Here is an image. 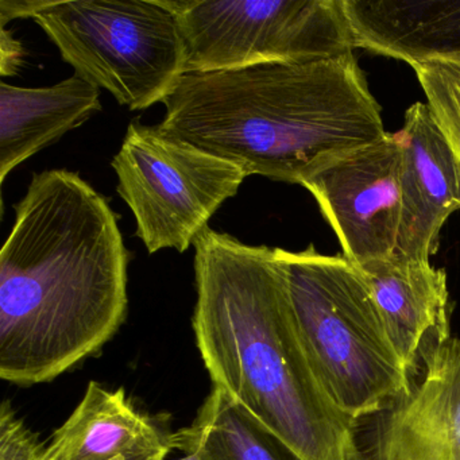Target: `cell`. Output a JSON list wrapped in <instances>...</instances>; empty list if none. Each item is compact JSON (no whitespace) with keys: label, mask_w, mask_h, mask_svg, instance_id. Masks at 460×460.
I'll return each instance as SVG.
<instances>
[{"label":"cell","mask_w":460,"mask_h":460,"mask_svg":"<svg viewBox=\"0 0 460 460\" xmlns=\"http://www.w3.org/2000/svg\"><path fill=\"white\" fill-rule=\"evenodd\" d=\"M128 262L109 201L66 169L34 173L0 252V378L47 384L125 322Z\"/></svg>","instance_id":"cell-1"},{"label":"cell","mask_w":460,"mask_h":460,"mask_svg":"<svg viewBox=\"0 0 460 460\" xmlns=\"http://www.w3.org/2000/svg\"><path fill=\"white\" fill-rule=\"evenodd\" d=\"M193 246V332L214 386L304 460H374L309 359L276 249L211 228Z\"/></svg>","instance_id":"cell-2"},{"label":"cell","mask_w":460,"mask_h":460,"mask_svg":"<svg viewBox=\"0 0 460 460\" xmlns=\"http://www.w3.org/2000/svg\"><path fill=\"white\" fill-rule=\"evenodd\" d=\"M163 103L164 133L289 184L387 134L354 53L188 72Z\"/></svg>","instance_id":"cell-3"},{"label":"cell","mask_w":460,"mask_h":460,"mask_svg":"<svg viewBox=\"0 0 460 460\" xmlns=\"http://www.w3.org/2000/svg\"><path fill=\"white\" fill-rule=\"evenodd\" d=\"M276 252L298 333L328 394L355 421L384 413L411 378L362 271L314 246Z\"/></svg>","instance_id":"cell-4"},{"label":"cell","mask_w":460,"mask_h":460,"mask_svg":"<svg viewBox=\"0 0 460 460\" xmlns=\"http://www.w3.org/2000/svg\"><path fill=\"white\" fill-rule=\"evenodd\" d=\"M33 20L76 76L131 111L163 103L185 74L179 23L163 0H44Z\"/></svg>","instance_id":"cell-5"},{"label":"cell","mask_w":460,"mask_h":460,"mask_svg":"<svg viewBox=\"0 0 460 460\" xmlns=\"http://www.w3.org/2000/svg\"><path fill=\"white\" fill-rule=\"evenodd\" d=\"M179 23L188 72L354 53L343 0H163Z\"/></svg>","instance_id":"cell-6"},{"label":"cell","mask_w":460,"mask_h":460,"mask_svg":"<svg viewBox=\"0 0 460 460\" xmlns=\"http://www.w3.org/2000/svg\"><path fill=\"white\" fill-rule=\"evenodd\" d=\"M111 166L150 254L187 252L247 177L231 161L139 122L128 126Z\"/></svg>","instance_id":"cell-7"},{"label":"cell","mask_w":460,"mask_h":460,"mask_svg":"<svg viewBox=\"0 0 460 460\" xmlns=\"http://www.w3.org/2000/svg\"><path fill=\"white\" fill-rule=\"evenodd\" d=\"M397 133L349 153L306 179V188L357 268L397 254L402 219Z\"/></svg>","instance_id":"cell-8"},{"label":"cell","mask_w":460,"mask_h":460,"mask_svg":"<svg viewBox=\"0 0 460 460\" xmlns=\"http://www.w3.org/2000/svg\"><path fill=\"white\" fill-rule=\"evenodd\" d=\"M402 219L397 254L429 261L446 220L460 209V161L428 103L411 104L397 133Z\"/></svg>","instance_id":"cell-9"},{"label":"cell","mask_w":460,"mask_h":460,"mask_svg":"<svg viewBox=\"0 0 460 460\" xmlns=\"http://www.w3.org/2000/svg\"><path fill=\"white\" fill-rule=\"evenodd\" d=\"M379 416L374 460H460V339L438 347Z\"/></svg>","instance_id":"cell-10"},{"label":"cell","mask_w":460,"mask_h":460,"mask_svg":"<svg viewBox=\"0 0 460 460\" xmlns=\"http://www.w3.org/2000/svg\"><path fill=\"white\" fill-rule=\"evenodd\" d=\"M373 293L390 341L413 379L451 336L447 274L430 261L395 254L358 268Z\"/></svg>","instance_id":"cell-11"},{"label":"cell","mask_w":460,"mask_h":460,"mask_svg":"<svg viewBox=\"0 0 460 460\" xmlns=\"http://www.w3.org/2000/svg\"><path fill=\"white\" fill-rule=\"evenodd\" d=\"M355 49L405 61L460 63V0H343Z\"/></svg>","instance_id":"cell-12"},{"label":"cell","mask_w":460,"mask_h":460,"mask_svg":"<svg viewBox=\"0 0 460 460\" xmlns=\"http://www.w3.org/2000/svg\"><path fill=\"white\" fill-rule=\"evenodd\" d=\"M172 449L171 435L137 411L123 387L93 381L41 460H166Z\"/></svg>","instance_id":"cell-13"},{"label":"cell","mask_w":460,"mask_h":460,"mask_svg":"<svg viewBox=\"0 0 460 460\" xmlns=\"http://www.w3.org/2000/svg\"><path fill=\"white\" fill-rule=\"evenodd\" d=\"M101 110V90L76 75L52 87L0 83V184L13 169Z\"/></svg>","instance_id":"cell-14"},{"label":"cell","mask_w":460,"mask_h":460,"mask_svg":"<svg viewBox=\"0 0 460 460\" xmlns=\"http://www.w3.org/2000/svg\"><path fill=\"white\" fill-rule=\"evenodd\" d=\"M171 441L198 460H304L215 386L195 420L171 433Z\"/></svg>","instance_id":"cell-15"},{"label":"cell","mask_w":460,"mask_h":460,"mask_svg":"<svg viewBox=\"0 0 460 460\" xmlns=\"http://www.w3.org/2000/svg\"><path fill=\"white\" fill-rule=\"evenodd\" d=\"M413 69L436 122L460 161V63L432 61Z\"/></svg>","instance_id":"cell-16"},{"label":"cell","mask_w":460,"mask_h":460,"mask_svg":"<svg viewBox=\"0 0 460 460\" xmlns=\"http://www.w3.org/2000/svg\"><path fill=\"white\" fill-rule=\"evenodd\" d=\"M41 446L7 401L0 406V460H41Z\"/></svg>","instance_id":"cell-17"},{"label":"cell","mask_w":460,"mask_h":460,"mask_svg":"<svg viewBox=\"0 0 460 460\" xmlns=\"http://www.w3.org/2000/svg\"><path fill=\"white\" fill-rule=\"evenodd\" d=\"M22 44L13 37L6 28H2V39H0V74L2 76H13L17 74L23 64Z\"/></svg>","instance_id":"cell-18"},{"label":"cell","mask_w":460,"mask_h":460,"mask_svg":"<svg viewBox=\"0 0 460 460\" xmlns=\"http://www.w3.org/2000/svg\"><path fill=\"white\" fill-rule=\"evenodd\" d=\"M44 0H2L0 2V22L6 28L7 22L17 18H33Z\"/></svg>","instance_id":"cell-19"},{"label":"cell","mask_w":460,"mask_h":460,"mask_svg":"<svg viewBox=\"0 0 460 460\" xmlns=\"http://www.w3.org/2000/svg\"><path fill=\"white\" fill-rule=\"evenodd\" d=\"M179 460H198V459H196V457L193 456V455H185V456L182 457V459H179Z\"/></svg>","instance_id":"cell-20"}]
</instances>
